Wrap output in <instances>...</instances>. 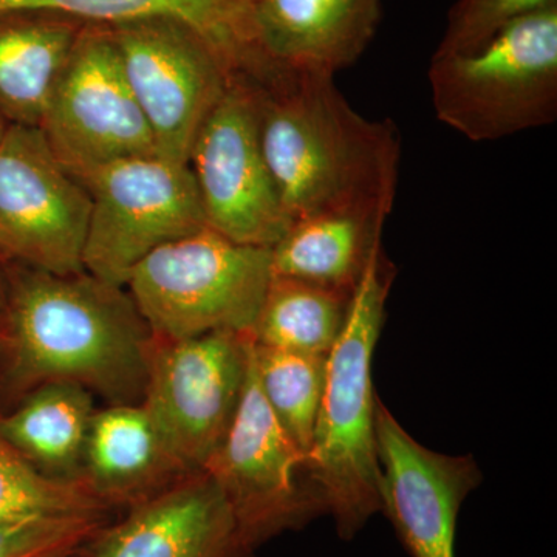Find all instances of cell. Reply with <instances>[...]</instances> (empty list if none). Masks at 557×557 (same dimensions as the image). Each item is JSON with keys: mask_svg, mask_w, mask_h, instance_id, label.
Listing matches in <instances>:
<instances>
[{"mask_svg": "<svg viewBox=\"0 0 557 557\" xmlns=\"http://www.w3.org/2000/svg\"><path fill=\"white\" fill-rule=\"evenodd\" d=\"M7 271L0 410L50 383L75 384L108 406L143 401L153 335L126 287L87 271L62 276L13 262Z\"/></svg>", "mask_w": 557, "mask_h": 557, "instance_id": "6da1fadb", "label": "cell"}, {"mask_svg": "<svg viewBox=\"0 0 557 557\" xmlns=\"http://www.w3.org/2000/svg\"><path fill=\"white\" fill-rule=\"evenodd\" d=\"M259 91V138L289 223L319 212H392L401 138L391 120H369L348 104L333 76H271Z\"/></svg>", "mask_w": 557, "mask_h": 557, "instance_id": "7a4b0ae2", "label": "cell"}, {"mask_svg": "<svg viewBox=\"0 0 557 557\" xmlns=\"http://www.w3.org/2000/svg\"><path fill=\"white\" fill-rule=\"evenodd\" d=\"M394 277L381 247L355 288L346 324L327 357L309 468L341 539L357 536L381 511L372 361Z\"/></svg>", "mask_w": 557, "mask_h": 557, "instance_id": "3957f363", "label": "cell"}, {"mask_svg": "<svg viewBox=\"0 0 557 557\" xmlns=\"http://www.w3.org/2000/svg\"><path fill=\"white\" fill-rule=\"evenodd\" d=\"M435 115L474 143L496 141L557 120V3L507 25L467 54L429 64Z\"/></svg>", "mask_w": 557, "mask_h": 557, "instance_id": "277c9868", "label": "cell"}, {"mask_svg": "<svg viewBox=\"0 0 557 557\" xmlns=\"http://www.w3.org/2000/svg\"><path fill=\"white\" fill-rule=\"evenodd\" d=\"M271 276V248L237 244L205 226L146 256L126 289L153 338L252 336Z\"/></svg>", "mask_w": 557, "mask_h": 557, "instance_id": "5b68a950", "label": "cell"}, {"mask_svg": "<svg viewBox=\"0 0 557 557\" xmlns=\"http://www.w3.org/2000/svg\"><path fill=\"white\" fill-rule=\"evenodd\" d=\"M83 183L90 194L84 271L108 284L126 287L146 256L207 226L188 164L159 153L115 161Z\"/></svg>", "mask_w": 557, "mask_h": 557, "instance_id": "8992f818", "label": "cell"}, {"mask_svg": "<svg viewBox=\"0 0 557 557\" xmlns=\"http://www.w3.org/2000/svg\"><path fill=\"white\" fill-rule=\"evenodd\" d=\"M203 471L218 483L251 549L325 511L309 460L260 392L252 346L239 409Z\"/></svg>", "mask_w": 557, "mask_h": 557, "instance_id": "52a82bcc", "label": "cell"}, {"mask_svg": "<svg viewBox=\"0 0 557 557\" xmlns=\"http://www.w3.org/2000/svg\"><path fill=\"white\" fill-rule=\"evenodd\" d=\"M252 336L214 332L153 338L145 406L183 471H203L239 409Z\"/></svg>", "mask_w": 557, "mask_h": 557, "instance_id": "ba28073f", "label": "cell"}, {"mask_svg": "<svg viewBox=\"0 0 557 557\" xmlns=\"http://www.w3.org/2000/svg\"><path fill=\"white\" fill-rule=\"evenodd\" d=\"M108 27L157 153L188 164L201 124L236 72L212 44L183 22L157 17Z\"/></svg>", "mask_w": 557, "mask_h": 557, "instance_id": "9c48e42d", "label": "cell"}, {"mask_svg": "<svg viewBox=\"0 0 557 557\" xmlns=\"http://www.w3.org/2000/svg\"><path fill=\"white\" fill-rule=\"evenodd\" d=\"M89 218V190L44 132L9 124L0 138V258L62 276L83 273Z\"/></svg>", "mask_w": 557, "mask_h": 557, "instance_id": "30bf717a", "label": "cell"}, {"mask_svg": "<svg viewBox=\"0 0 557 557\" xmlns=\"http://www.w3.org/2000/svg\"><path fill=\"white\" fill-rule=\"evenodd\" d=\"M39 129L81 182L115 161L156 156L108 25L79 32Z\"/></svg>", "mask_w": 557, "mask_h": 557, "instance_id": "8fae6325", "label": "cell"}, {"mask_svg": "<svg viewBox=\"0 0 557 557\" xmlns=\"http://www.w3.org/2000/svg\"><path fill=\"white\" fill-rule=\"evenodd\" d=\"M188 166L208 228L252 247L273 248L289 228L259 138L258 87L234 73L201 124Z\"/></svg>", "mask_w": 557, "mask_h": 557, "instance_id": "7c38bea8", "label": "cell"}, {"mask_svg": "<svg viewBox=\"0 0 557 557\" xmlns=\"http://www.w3.org/2000/svg\"><path fill=\"white\" fill-rule=\"evenodd\" d=\"M375 438L381 512L391 519L403 547L412 557H457L458 512L482 479L474 458L424 448L380 399Z\"/></svg>", "mask_w": 557, "mask_h": 557, "instance_id": "4fadbf2b", "label": "cell"}, {"mask_svg": "<svg viewBox=\"0 0 557 557\" xmlns=\"http://www.w3.org/2000/svg\"><path fill=\"white\" fill-rule=\"evenodd\" d=\"M381 14L383 0H255L244 72L335 78L368 50Z\"/></svg>", "mask_w": 557, "mask_h": 557, "instance_id": "5bb4252c", "label": "cell"}, {"mask_svg": "<svg viewBox=\"0 0 557 557\" xmlns=\"http://www.w3.org/2000/svg\"><path fill=\"white\" fill-rule=\"evenodd\" d=\"M86 557H251L228 502L208 472H193L123 509Z\"/></svg>", "mask_w": 557, "mask_h": 557, "instance_id": "9a60e30c", "label": "cell"}, {"mask_svg": "<svg viewBox=\"0 0 557 557\" xmlns=\"http://www.w3.org/2000/svg\"><path fill=\"white\" fill-rule=\"evenodd\" d=\"M185 475L141 403L97 409L81 482L101 504L112 511L129 508Z\"/></svg>", "mask_w": 557, "mask_h": 557, "instance_id": "2e32d148", "label": "cell"}, {"mask_svg": "<svg viewBox=\"0 0 557 557\" xmlns=\"http://www.w3.org/2000/svg\"><path fill=\"white\" fill-rule=\"evenodd\" d=\"M388 214L381 208L364 207L296 220L271 248L273 274L354 293L381 248Z\"/></svg>", "mask_w": 557, "mask_h": 557, "instance_id": "e0dca14e", "label": "cell"}, {"mask_svg": "<svg viewBox=\"0 0 557 557\" xmlns=\"http://www.w3.org/2000/svg\"><path fill=\"white\" fill-rule=\"evenodd\" d=\"M95 412V397L86 388L44 384L0 410V437L39 474L83 485L84 449Z\"/></svg>", "mask_w": 557, "mask_h": 557, "instance_id": "ac0fdd59", "label": "cell"}, {"mask_svg": "<svg viewBox=\"0 0 557 557\" xmlns=\"http://www.w3.org/2000/svg\"><path fill=\"white\" fill-rule=\"evenodd\" d=\"M255 0H0V17L53 14L69 20L115 25L138 20H174L200 33L230 62L247 65Z\"/></svg>", "mask_w": 557, "mask_h": 557, "instance_id": "d6986e66", "label": "cell"}, {"mask_svg": "<svg viewBox=\"0 0 557 557\" xmlns=\"http://www.w3.org/2000/svg\"><path fill=\"white\" fill-rule=\"evenodd\" d=\"M81 28L53 14L0 17V116L39 127Z\"/></svg>", "mask_w": 557, "mask_h": 557, "instance_id": "ffe728a7", "label": "cell"}, {"mask_svg": "<svg viewBox=\"0 0 557 557\" xmlns=\"http://www.w3.org/2000/svg\"><path fill=\"white\" fill-rule=\"evenodd\" d=\"M354 293L273 274L252 330L259 346L327 355L338 341Z\"/></svg>", "mask_w": 557, "mask_h": 557, "instance_id": "44dd1931", "label": "cell"}, {"mask_svg": "<svg viewBox=\"0 0 557 557\" xmlns=\"http://www.w3.org/2000/svg\"><path fill=\"white\" fill-rule=\"evenodd\" d=\"M327 357L278 350L252 341V366L260 392L307 460L324 394Z\"/></svg>", "mask_w": 557, "mask_h": 557, "instance_id": "7402d4cb", "label": "cell"}, {"mask_svg": "<svg viewBox=\"0 0 557 557\" xmlns=\"http://www.w3.org/2000/svg\"><path fill=\"white\" fill-rule=\"evenodd\" d=\"M113 512L81 483L39 474L0 437V518Z\"/></svg>", "mask_w": 557, "mask_h": 557, "instance_id": "603a6c76", "label": "cell"}, {"mask_svg": "<svg viewBox=\"0 0 557 557\" xmlns=\"http://www.w3.org/2000/svg\"><path fill=\"white\" fill-rule=\"evenodd\" d=\"M112 512L0 518V557H64L86 548Z\"/></svg>", "mask_w": 557, "mask_h": 557, "instance_id": "cb8c5ba5", "label": "cell"}, {"mask_svg": "<svg viewBox=\"0 0 557 557\" xmlns=\"http://www.w3.org/2000/svg\"><path fill=\"white\" fill-rule=\"evenodd\" d=\"M557 0H457L435 54H467L486 46L507 25Z\"/></svg>", "mask_w": 557, "mask_h": 557, "instance_id": "d4e9b609", "label": "cell"}, {"mask_svg": "<svg viewBox=\"0 0 557 557\" xmlns=\"http://www.w3.org/2000/svg\"><path fill=\"white\" fill-rule=\"evenodd\" d=\"M7 313H9V271L7 262L0 258V332L5 333Z\"/></svg>", "mask_w": 557, "mask_h": 557, "instance_id": "484cf974", "label": "cell"}, {"mask_svg": "<svg viewBox=\"0 0 557 557\" xmlns=\"http://www.w3.org/2000/svg\"><path fill=\"white\" fill-rule=\"evenodd\" d=\"M7 350H9V336H7V333L0 332V364L5 358Z\"/></svg>", "mask_w": 557, "mask_h": 557, "instance_id": "4316f807", "label": "cell"}, {"mask_svg": "<svg viewBox=\"0 0 557 557\" xmlns=\"http://www.w3.org/2000/svg\"><path fill=\"white\" fill-rule=\"evenodd\" d=\"M7 126H9V124H7L5 120H3L2 116H0V138H2L3 132H5Z\"/></svg>", "mask_w": 557, "mask_h": 557, "instance_id": "83f0119b", "label": "cell"}, {"mask_svg": "<svg viewBox=\"0 0 557 557\" xmlns=\"http://www.w3.org/2000/svg\"><path fill=\"white\" fill-rule=\"evenodd\" d=\"M86 548L81 549L78 553H73V555L64 556V557H86Z\"/></svg>", "mask_w": 557, "mask_h": 557, "instance_id": "f1b7e54d", "label": "cell"}]
</instances>
